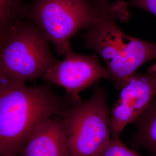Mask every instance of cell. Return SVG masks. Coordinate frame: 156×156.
I'll return each mask as SVG.
<instances>
[{"label":"cell","instance_id":"6da1fadb","mask_svg":"<svg viewBox=\"0 0 156 156\" xmlns=\"http://www.w3.org/2000/svg\"><path fill=\"white\" fill-rule=\"evenodd\" d=\"M94 1L97 17L82 36L84 44L104 60L109 79L120 90L138 68L156 59V44L129 36L119 27L117 21H126L129 17L125 2Z\"/></svg>","mask_w":156,"mask_h":156},{"label":"cell","instance_id":"7a4b0ae2","mask_svg":"<svg viewBox=\"0 0 156 156\" xmlns=\"http://www.w3.org/2000/svg\"><path fill=\"white\" fill-rule=\"evenodd\" d=\"M75 104L46 86H28L0 73V156H19L35 128Z\"/></svg>","mask_w":156,"mask_h":156},{"label":"cell","instance_id":"3957f363","mask_svg":"<svg viewBox=\"0 0 156 156\" xmlns=\"http://www.w3.org/2000/svg\"><path fill=\"white\" fill-rule=\"evenodd\" d=\"M58 60L50 42L27 16L13 23L0 35V73L17 82L43 78Z\"/></svg>","mask_w":156,"mask_h":156},{"label":"cell","instance_id":"277c9868","mask_svg":"<svg viewBox=\"0 0 156 156\" xmlns=\"http://www.w3.org/2000/svg\"><path fill=\"white\" fill-rule=\"evenodd\" d=\"M70 156H101L111 138L106 93L95 86L88 100L62 112Z\"/></svg>","mask_w":156,"mask_h":156},{"label":"cell","instance_id":"5b68a950","mask_svg":"<svg viewBox=\"0 0 156 156\" xmlns=\"http://www.w3.org/2000/svg\"><path fill=\"white\" fill-rule=\"evenodd\" d=\"M27 17L55 46L60 56L72 49L70 40L95 22L97 8L94 0H32Z\"/></svg>","mask_w":156,"mask_h":156},{"label":"cell","instance_id":"8992f818","mask_svg":"<svg viewBox=\"0 0 156 156\" xmlns=\"http://www.w3.org/2000/svg\"><path fill=\"white\" fill-rule=\"evenodd\" d=\"M62 61L47 71L43 79L66 91L75 104L82 102L79 94L102 79L109 78L106 67L102 66L97 55H84L71 49Z\"/></svg>","mask_w":156,"mask_h":156},{"label":"cell","instance_id":"52a82bcc","mask_svg":"<svg viewBox=\"0 0 156 156\" xmlns=\"http://www.w3.org/2000/svg\"><path fill=\"white\" fill-rule=\"evenodd\" d=\"M119 98L110 110L111 135H120L133 123L156 95V62L146 73H133L120 89Z\"/></svg>","mask_w":156,"mask_h":156},{"label":"cell","instance_id":"ba28073f","mask_svg":"<svg viewBox=\"0 0 156 156\" xmlns=\"http://www.w3.org/2000/svg\"><path fill=\"white\" fill-rule=\"evenodd\" d=\"M19 156H70L62 117L56 116L38 124L28 136Z\"/></svg>","mask_w":156,"mask_h":156},{"label":"cell","instance_id":"9c48e42d","mask_svg":"<svg viewBox=\"0 0 156 156\" xmlns=\"http://www.w3.org/2000/svg\"><path fill=\"white\" fill-rule=\"evenodd\" d=\"M133 124L135 133L129 142L133 149L156 156V95Z\"/></svg>","mask_w":156,"mask_h":156},{"label":"cell","instance_id":"30bf717a","mask_svg":"<svg viewBox=\"0 0 156 156\" xmlns=\"http://www.w3.org/2000/svg\"><path fill=\"white\" fill-rule=\"evenodd\" d=\"M24 0H0V35L19 19L27 16Z\"/></svg>","mask_w":156,"mask_h":156},{"label":"cell","instance_id":"8fae6325","mask_svg":"<svg viewBox=\"0 0 156 156\" xmlns=\"http://www.w3.org/2000/svg\"><path fill=\"white\" fill-rule=\"evenodd\" d=\"M101 156H141L123 143L120 135H113Z\"/></svg>","mask_w":156,"mask_h":156},{"label":"cell","instance_id":"7c38bea8","mask_svg":"<svg viewBox=\"0 0 156 156\" xmlns=\"http://www.w3.org/2000/svg\"><path fill=\"white\" fill-rule=\"evenodd\" d=\"M130 5L143 9L156 17V0H130Z\"/></svg>","mask_w":156,"mask_h":156},{"label":"cell","instance_id":"4fadbf2b","mask_svg":"<svg viewBox=\"0 0 156 156\" xmlns=\"http://www.w3.org/2000/svg\"></svg>","mask_w":156,"mask_h":156}]
</instances>
